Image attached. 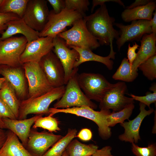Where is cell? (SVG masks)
<instances>
[{"label":"cell","instance_id":"obj_14","mask_svg":"<svg viewBox=\"0 0 156 156\" xmlns=\"http://www.w3.org/2000/svg\"><path fill=\"white\" fill-rule=\"evenodd\" d=\"M54 37H40L27 42L20 59L23 64L28 62H39L41 59L52 51L54 46Z\"/></svg>","mask_w":156,"mask_h":156},{"label":"cell","instance_id":"obj_28","mask_svg":"<svg viewBox=\"0 0 156 156\" xmlns=\"http://www.w3.org/2000/svg\"><path fill=\"white\" fill-rule=\"evenodd\" d=\"M29 0H3L0 12L13 13L22 18Z\"/></svg>","mask_w":156,"mask_h":156},{"label":"cell","instance_id":"obj_1","mask_svg":"<svg viewBox=\"0 0 156 156\" xmlns=\"http://www.w3.org/2000/svg\"><path fill=\"white\" fill-rule=\"evenodd\" d=\"M83 18L88 30L100 45L113 46L114 40L119 38V34L113 26L115 19L109 16L105 3Z\"/></svg>","mask_w":156,"mask_h":156},{"label":"cell","instance_id":"obj_30","mask_svg":"<svg viewBox=\"0 0 156 156\" xmlns=\"http://www.w3.org/2000/svg\"><path fill=\"white\" fill-rule=\"evenodd\" d=\"M134 107V104H131L120 111L111 112L107 116L106 118L108 126L109 127H113L117 123L124 122L126 119L129 120Z\"/></svg>","mask_w":156,"mask_h":156},{"label":"cell","instance_id":"obj_3","mask_svg":"<svg viewBox=\"0 0 156 156\" xmlns=\"http://www.w3.org/2000/svg\"><path fill=\"white\" fill-rule=\"evenodd\" d=\"M78 70V67L74 68L63 96L54 105L53 108L65 109L86 106L93 109L97 108V105L86 96L79 85L77 80Z\"/></svg>","mask_w":156,"mask_h":156},{"label":"cell","instance_id":"obj_5","mask_svg":"<svg viewBox=\"0 0 156 156\" xmlns=\"http://www.w3.org/2000/svg\"><path fill=\"white\" fill-rule=\"evenodd\" d=\"M63 39L68 46L96 49L100 45L97 40L89 32L83 18L76 21L70 29L58 35Z\"/></svg>","mask_w":156,"mask_h":156},{"label":"cell","instance_id":"obj_34","mask_svg":"<svg viewBox=\"0 0 156 156\" xmlns=\"http://www.w3.org/2000/svg\"><path fill=\"white\" fill-rule=\"evenodd\" d=\"M131 150L135 156H156L155 143L150 144L147 147H140L133 143Z\"/></svg>","mask_w":156,"mask_h":156},{"label":"cell","instance_id":"obj_32","mask_svg":"<svg viewBox=\"0 0 156 156\" xmlns=\"http://www.w3.org/2000/svg\"><path fill=\"white\" fill-rule=\"evenodd\" d=\"M144 75L150 80L156 78V55L150 57L138 66Z\"/></svg>","mask_w":156,"mask_h":156},{"label":"cell","instance_id":"obj_37","mask_svg":"<svg viewBox=\"0 0 156 156\" xmlns=\"http://www.w3.org/2000/svg\"><path fill=\"white\" fill-rule=\"evenodd\" d=\"M19 18L18 16L13 13L0 12V34H1L6 29L7 23Z\"/></svg>","mask_w":156,"mask_h":156},{"label":"cell","instance_id":"obj_23","mask_svg":"<svg viewBox=\"0 0 156 156\" xmlns=\"http://www.w3.org/2000/svg\"><path fill=\"white\" fill-rule=\"evenodd\" d=\"M156 8V1L151 0L145 5L131 9H126L121 13V18L126 22L139 20L150 21Z\"/></svg>","mask_w":156,"mask_h":156},{"label":"cell","instance_id":"obj_45","mask_svg":"<svg viewBox=\"0 0 156 156\" xmlns=\"http://www.w3.org/2000/svg\"><path fill=\"white\" fill-rule=\"evenodd\" d=\"M153 16L150 21L152 33L156 34V11L153 13Z\"/></svg>","mask_w":156,"mask_h":156},{"label":"cell","instance_id":"obj_43","mask_svg":"<svg viewBox=\"0 0 156 156\" xmlns=\"http://www.w3.org/2000/svg\"><path fill=\"white\" fill-rule=\"evenodd\" d=\"M150 0H136L129 5L125 7L126 9H131L135 7L145 5L149 3Z\"/></svg>","mask_w":156,"mask_h":156},{"label":"cell","instance_id":"obj_18","mask_svg":"<svg viewBox=\"0 0 156 156\" xmlns=\"http://www.w3.org/2000/svg\"><path fill=\"white\" fill-rule=\"evenodd\" d=\"M139 105L140 112L135 118L120 123L125 130L124 133L118 136L119 139L122 141L137 143L141 139L140 129L142 121L146 116L154 111L153 108H150L148 110L146 109V106L142 103L140 102Z\"/></svg>","mask_w":156,"mask_h":156},{"label":"cell","instance_id":"obj_26","mask_svg":"<svg viewBox=\"0 0 156 156\" xmlns=\"http://www.w3.org/2000/svg\"><path fill=\"white\" fill-rule=\"evenodd\" d=\"M98 148L97 145L83 144L75 139L70 143L66 151L68 156H90Z\"/></svg>","mask_w":156,"mask_h":156},{"label":"cell","instance_id":"obj_36","mask_svg":"<svg viewBox=\"0 0 156 156\" xmlns=\"http://www.w3.org/2000/svg\"><path fill=\"white\" fill-rule=\"evenodd\" d=\"M5 118L17 119L10 109L0 98V127L3 129L5 127L2 119Z\"/></svg>","mask_w":156,"mask_h":156},{"label":"cell","instance_id":"obj_2","mask_svg":"<svg viewBox=\"0 0 156 156\" xmlns=\"http://www.w3.org/2000/svg\"><path fill=\"white\" fill-rule=\"evenodd\" d=\"M65 89L64 85L53 88L40 96L27 98L20 101L18 119L26 118L31 114H49V106L54 101L60 99Z\"/></svg>","mask_w":156,"mask_h":156},{"label":"cell","instance_id":"obj_41","mask_svg":"<svg viewBox=\"0 0 156 156\" xmlns=\"http://www.w3.org/2000/svg\"><path fill=\"white\" fill-rule=\"evenodd\" d=\"M112 150L111 146H105L100 149H98L90 156H115L112 154Z\"/></svg>","mask_w":156,"mask_h":156},{"label":"cell","instance_id":"obj_12","mask_svg":"<svg viewBox=\"0 0 156 156\" xmlns=\"http://www.w3.org/2000/svg\"><path fill=\"white\" fill-rule=\"evenodd\" d=\"M150 24V21L146 20L133 21L127 25L114 23V25L119 29V37L116 41L118 50L126 42L140 41L144 34L152 33Z\"/></svg>","mask_w":156,"mask_h":156},{"label":"cell","instance_id":"obj_49","mask_svg":"<svg viewBox=\"0 0 156 156\" xmlns=\"http://www.w3.org/2000/svg\"><path fill=\"white\" fill-rule=\"evenodd\" d=\"M0 156H1V155H0Z\"/></svg>","mask_w":156,"mask_h":156},{"label":"cell","instance_id":"obj_46","mask_svg":"<svg viewBox=\"0 0 156 156\" xmlns=\"http://www.w3.org/2000/svg\"><path fill=\"white\" fill-rule=\"evenodd\" d=\"M5 80L6 79L4 77H0V90Z\"/></svg>","mask_w":156,"mask_h":156},{"label":"cell","instance_id":"obj_9","mask_svg":"<svg viewBox=\"0 0 156 156\" xmlns=\"http://www.w3.org/2000/svg\"><path fill=\"white\" fill-rule=\"evenodd\" d=\"M27 42L23 36H13L0 41V65L14 67L22 66L20 57Z\"/></svg>","mask_w":156,"mask_h":156},{"label":"cell","instance_id":"obj_20","mask_svg":"<svg viewBox=\"0 0 156 156\" xmlns=\"http://www.w3.org/2000/svg\"><path fill=\"white\" fill-rule=\"evenodd\" d=\"M136 57L131 68L132 72L138 71L139 66L152 56L156 55V34H144L140 41Z\"/></svg>","mask_w":156,"mask_h":156},{"label":"cell","instance_id":"obj_38","mask_svg":"<svg viewBox=\"0 0 156 156\" xmlns=\"http://www.w3.org/2000/svg\"><path fill=\"white\" fill-rule=\"evenodd\" d=\"M139 47V45L135 42H134V43L133 44L132 46H131L130 43L128 44L127 53L128 58L127 59L131 68L133 64L137 55V53H136V51L137 49H138Z\"/></svg>","mask_w":156,"mask_h":156},{"label":"cell","instance_id":"obj_31","mask_svg":"<svg viewBox=\"0 0 156 156\" xmlns=\"http://www.w3.org/2000/svg\"><path fill=\"white\" fill-rule=\"evenodd\" d=\"M32 127L34 129L41 128L51 132L60 130L56 118L50 115L44 117L42 116L38 118L34 122Z\"/></svg>","mask_w":156,"mask_h":156},{"label":"cell","instance_id":"obj_48","mask_svg":"<svg viewBox=\"0 0 156 156\" xmlns=\"http://www.w3.org/2000/svg\"><path fill=\"white\" fill-rule=\"evenodd\" d=\"M3 1V0H0V8L1 5Z\"/></svg>","mask_w":156,"mask_h":156},{"label":"cell","instance_id":"obj_29","mask_svg":"<svg viewBox=\"0 0 156 156\" xmlns=\"http://www.w3.org/2000/svg\"><path fill=\"white\" fill-rule=\"evenodd\" d=\"M138 71L132 72L128 59L124 58L116 71L112 76L115 80L124 82H131L134 81L138 75Z\"/></svg>","mask_w":156,"mask_h":156},{"label":"cell","instance_id":"obj_44","mask_svg":"<svg viewBox=\"0 0 156 156\" xmlns=\"http://www.w3.org/2000/svg\"><path fill=\"white\" fill-rule=\"evenodd\" d=\"M7 137V132L0 127V149L5 141Z\"/></svg>","mask_w":156,"mask_h":156},{"label":"cell","instance_id":"obj_40","mask_svg":"<svg viewBox=\"0 0 156 156\" xmlns=\"http://www.w3.org/2000/svg\"><path fill=\"white\" fill-rule=\"evenodd\" d=\"M92 136L91 131L88 128L82 129L76 135V137L83 141L90 140L92 139Z\"/></svg>","mask_w":156,"mask_h":156},{"label":"cell","instance_id":"obj_25","mask_svg":"<svg viewBox=\"0 0 156 156\" xmlns=\"http://www.w3.org/2000/svg\"><path fill=\"white\" fill-rule=\"evenodd\" d=\"M0 98L9 107L18 119L20 101L14 89L6 80L0 90Z\"/></svg>","mask_w":156,"mask_h":156},{"label":"cell","instance_id":"obj_22","mask_svg":"<svg viewBox=\"0 0 156 156\" xmlns=\"http://www.w3.org/2000/svg\"><path fill=\"white\" fill-rule=\"evenodd\" d=\"M70 48L74 49L78 53L79 57L74 65V68L78 67L82 63L86 62L93 61L101 63L104 64L109 70L112 69L114 65L113 61L116 53L113 49H110L109 55L106 57H103L93 53L90 49L81 48L72 46H68Z\"/></svg>","mask_w":156,"mask_h":156},{"label":"cell","instance_id":"obj_21","mask_svg":"<svg viewBox=\"0 0 156 156\" xmlns=\"http://www.w3.org/2000/svg\"><path fill=\"white\" fill-rule=\"evenodd\" d=\"M7 25L6 29L0 37V41L18 34L23 35L26 38L28 42L40 37L39 32L31 28L22 18L10 21L7 23Z\"/></svg>","mask_w":156,"mask_h":156},{"label":"cell","instance_id":"obj_42","mask_svg":"<svg viewBox=\"0 0 156 156\" xmlns=\"http://www.w3.org/2000/svg\"><path fill=\"white\" fill-rule=\"evenodd\" d=\"M112 2L117 3L124 8L125 6L123 2L120 0H93L92 1V5L91 8V12L92 13L94 8L98 5H100L103 4L107 2Z\"/></svg>","mask_w":156,"mask_h":156},{"label":"cell","instance_id":"obj_47","mask_svg":"<svg viewBox=\"0 0 156 156\" xmlns=\"http://www.w3.org/2000/svg\"><path fill=\"white\" fill-rule=\"evenodd\" d=\"M62 156H68L66 150L64 151Z\"/></svg>","mask_w":156,"mask_h":156},{"label":"cell","instance_id":"obj_35","mask_svg":"<svg viewBox=\"0 0 156 156\" xmlns=\"http://www.w3.org/2000/svg\"><path fill=\"white\" fill-rule=\"evenodd\" d=\"M149 90L153 92V93L147 92L146 95L139 96L133 94L130 95L134 100L137 101L147 106L150 109L151 104L155 103L156 101V85L154 83L150 87Z\"/></svg>","mask_w":156,"mask_h":156},{"label":"cell","instance_id":"obj_8","mask_svg":"<svg viewBox=\"0 0 156 156\" xmlns=\"http://www.w3.org/2000/svg\"><path fill=\"white\" fill-rule=\"evenodd\" d=\"M22 66L28 83L27 98L40 96L53 88L47 79L39 62H27Z\"/></svg>","mask_w":156,"mask_h":156},{"label":"cell","instance_id":"obj_24","mask_svg":"<svg viewBox=\"0 0 156 156\" xmlns=\"http://www.w3.org/2000/svg\"><path fill=\"white\" fill-rule=\"evenodd\" d=\"M2 156H33L24 147L18 137L10 130L5 141L0 149Z\"/></svg>","mask_w":156,"mask_h":156},{"label":"cell","instance_id":"obj_17","mask_svg":"<svg viewBox=\"0 0 156 156\" xmlns=\"http://www.w3.org/2000/svg\"><path fill=\"white\" fill-rule=\"evenodd\" d=\"M22 66L14 67L0 65V74L7 81L15 91L18 99H25L28 92L26 77Z\"/></svg>","mask_w":156,"mask_h":156},{"label":"cell","instance_id":"obj_6","mask_svg":"<svg viewBox=\"0 0 156 156\" xmlns=\"http://www.w3.org/2000/svg\"><path fill=\"white\" fill-rule=\"evenodd\" d=\"M83 18L78 12L71 10L65 8L58 14L51 10L46 24L39 32V37H55L65 31L67 27L72 26L76 21Z\"/></svg>","mask_w":156,"mask_h":156},{"label":"cell","instance_id":"obj_39","mask_svg":"<svg viewBox=\"0 0 156 156\" xmlns=\"http://www.w3.org/2000/svg\"><path fill=\"white\" fill-rule=\"evenodd\" d=\"M53 8V10L56 14L61 12L65 8V0H47Z\"/></svg>","mask_w":156,"mask_h":156},{"label":"cell","instance_id":"obj_33","mask_svg":"<svg viewBox=\"0 0 156 156\" xmlns=\"http://www.w3.org/2000/svg\"><path fill=\"white\" fill-rule=\"evenodd\" d=\"M65 8L76 11L84 17L89 9L90 3L88 0H65Z\"/></svg>","mask_w":156,"mask_h":156},{"label":"cell","instance_id":"obj_15","mask_svg":"<svg viewBox=\"0 0 156 156\" xmlns=\"http://www.w3.org/2000/svg\"><path fill=\"white\" fill-rule=\"evenodd\" d=\"M70 48L64 40L57 36L54 38L52 51L58 57L63 66L65 73V85H66L74 68L75 62L79 59L78 52Z\"/></svg>","mask_w":156,"mask_h":156},{"label":"cell","instance_id":"obj_16","mask_svg":"<svg viewBox=\"0 0 156 156\" xmlns=\"http://www.w3.org/2000/svg\"><path fill=\"white\" fill-rule=\"evenodd\" d=\"M63 136L52 132L31 129L26 146L36 156H42Z\"/></svg>","mask_w":156,"mask_h":156},{"label":"cell","instance_id":"obj_50","mask_svg":"<svg viewBox=\"0 0 156 156\" xmlns=\"http://www.w3.org/2000/svg\"></svg>","mask_w":156,"mask_h":156},{"label":"cell","instance_id":"obj_13","mask_svg":"<svg viewBox=\"0 0 156 156\" xmlns=\"http://www.w3.org/2000/svg\"><path fill=\"white\" fill-rule=\"evenodd\" d=\"M39 62L47 79L53 88L65 85L63 66L52 50L43 56Z\"/></svg>","mask_w":156,"mask_h":156},{"label":"cell","instance_id":"obj_10","mask_svg":"<svg viewBox=\"0 0 156 156\" xmlns=\"http://www.w3.org/2000/svg\"><path fill=\"white\" fill-rule=\"evenodd\" d=\"M127 90V87L124 82H119L113 84L99 102L100 109H112V112H116L130 104H134V100L132 98L125 96Z\"/></svg>","mask_w":156,"mask_h":156},{"label":"cell","instance_id":"obj_27","mask_svg":"<svg viewBox=\"0 0 156 156\" xmlns=\"http://www.w3.org/2000/svg\"><path fill=\"white\" fill-rule=\"evenodd\" d=\"M77 132L76 129H68L66 135L56 142L42 156H62L69 144L76 137Z\"/></svg>","mask_w":156,"mask_h":156},{"label":"cell","instance_id":"obj_4","mask_svg":"<svg viewBox=\"0 0 156 156\" xmlns=\"http://www.w3.org/2000/svg\"><path fill=\"white\" fill-rule=\"evenodd\" d=\"M49 115L53 116L60 113L70 114L85 118L94 122L98 126L99 136L104 140L109 139L112 135L110 127L107 124L106 118L111 112L110 110H101L96 111L90 107L84 106L65 109L49 108Z\"/></svg>","mask_w":156,"mask_h":156},{"label":"cell","instance_id":"obj_19","mask_svg":"<svg viewBox=\"0 0 156 156\" xmlns=\"http://www.w3.org/2000/svg\"><path fill=\"white\" fill-rule=\"evenodd\" d=\"M43 114H37L30 118L22 120L12 119L5 118L2 119L5 129L14 133L21 140L24 146H26L31 126Z\"/></svg>","mask_w":156,"mask_h":156},{"label":"cell","instance_id":"obj_11","mask_svg":"<svg viewBox=\"0 0 156 156\" xmlns=\"http://www.w3.org/2000/svg\"><path fill=\"white\" fill-rule=\"evenodd\" d=\"M45 0H29L22 18L33 29L40 32L46 24L50 14Z\"/></svg>","mask_w":156,"mask_h":156},{"label":"cell","instance_id":"obj_7","mask_svg":"<svg viewBox=\"0 0 156 156\" xmlns=\"http://www.w3.org/2000/svg\"><path fill=\"white\" fill-rule=\"evenodd\" d=\"M79 85L90 100L100 102L112 84L99 73H83L77 74Z\"/></svg>","mask_w":156,"mask_h":156}]
</instances>
